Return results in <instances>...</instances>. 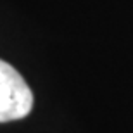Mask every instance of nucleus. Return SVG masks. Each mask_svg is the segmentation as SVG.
<instances>
[{
  "mask_svg": "<svg viewBox=\"0 0 133 133\" xmlns=\"http://www.w3.org/2000/svg\"><path fill=\"white\" fill-rule=\"evenodd\" d=\"M33 100V92L19 71L0 59V123L26 118Z\"/></svg>",
  "mask_w": 133,
  "mask_h": 133,
  "instance_id": "f257e3e1",
  "label": "nucleus"
}]
</instances>
